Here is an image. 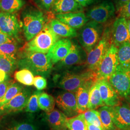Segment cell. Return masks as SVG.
Instances as JSON below:
<instances>
[{"mask_svg": "<svg viewBox=\"0 0 130 130\" xmlns=\"http://www.w3.org/2000/svg\"><path fill=\"white\" fill-rule=\"evenodd\" d=\"M120 17L126 19H130V0L118 11Z\"/></svg>", "mask_w": 130, "mask_h": 130, "instance_id": "37", "label": "cell"}, {"mask_svg": "<svg viewBox=\"0 0 130 130\" xmlns=\"http://www.w3.org/2000/svg\"><path fill=\"white\" fill-rule=\"evenodd\" d=\"M104 106L105 104L101 96L96 80L93 83L90 89L88 109H97Z\"/></svg>", "mask_w": 130, "mask_h": 130, "instance_id": "24", "label": "cell"}, {"mask_svg": "<svg viewBox=\"0 0 130 130\" xmlns=\"http://www.w3.org/2000/svg\"><path fill=\"white\" fill-rule=\"evenodd\" d=\"M72 42L69 39H59L46 54L53 65L64 59L71 50Z\"/></svg>", "mask_w": 130, "mask_h": 130, "instance_id": "17", "label": "cell"}, {"mask_svg": "<svg viewBox=\"0 0 130 130\" xmlns=\"http://www.w3.org/2000/svg\"><path fill=\"white\" fill-rule=\"evenodd\" d=\"M64 130H68V129L67 128H66V129H64Z\"/></svg>", "mask_w": 130, "mask_h": 130, "instance_id": "46", "label": "cell"}, {"mask_svg": "<svg viewBox=\"0 0 130 130\" xmlns=\"http://www.w3.org/2000/svg\"><path fill=\"white\" fill-rule=\"evenodd\" d=\"M14 82L12 79H8L0 84V100L4 96L7 89L8 88L10 85Z\"/></svg>", "mask_w": 130, "mask_h": 130, "instance_id": "39", "label": "cell"}, {"mask_svg": "<svg viewBox=\"0 0 130 130\" xmlns=\"http://www.w3.org/2000/svg\"><path fill=\"white\" fill-rule=\"evenodd\" d=\"M18 47L16 42L6 43L0 45V56H16Z\"/></svg>", "mask_w": 130, "mask_h": 130, "instance_id": "34", "label": "cell"}, {"mask_svg": "<svg viewBox=\"0 0 130 130\" xmlns=\"http://www.w3.org/2000/svg\"><path fill=\"white\" fill-rule=\"evenodd\" d=\"M5 130H39L37 126L30 121L16 122L7 127Z\"/></svg>", "mask_w": 130, "mask_h": 130, "instance_id": "35", "label": "cell"}, {"mask_svg": "<svg viewBox=\"0 0 130 130\" xmlns=\"http://www.w3.org/2000/svg\"><path fill=\"white\" fill-rule=\"evenodd\" d=\"M129 0H114L115 8L118 11L122 6L127 3Z\"/></svg>", "mask_w": 130, "mask_h": 130, "instance_id": "41", "label": "cell"}, {"mask_svg": "<svg viewBox=\"0 0 130 130\" xmlns=\"http://www.w3.org/2000/svg\"><path fill=\"white\" fill-rule=\"evenodd\" d=\"M60 38L53 31L49 24H46L37 35L27 43L25 50L47 54Z\"/></svg>", "mask_w": 130, "mask_h": 130, "instance_id": "4", "label": "cell"}, {"mask_svg": "<svg viewBox=\"0 0 130 130\" xmlns=\"http://www.w3.org/2000/svg\"><path fill=\"white\" fill-rule=\"evenodd\" d=\"M120 98L130 103V69L118 65L108 79Z\"/></svg>", "mask_w": 130, "mask_h": 130, "instance_id": "7", "label": "cell"}, {"mask_svg": "<svg viewBox=\"0 0 130 130\" xmlns=\"http://www.w3.org/2000/svg\"><path fill=\"white\" fill-rule=\"evenodd\" d=\"M115 9L112 2L105 0L89 10L86 15L89 20L103 24L106 23L114 16Z\"/></svg>", "mask_w": 130, "mask_h": 130, "instance_id": "10", "label": "cell"}, {"mask_svg": "<svg viewBox=\"0 0 130 130\" xmlns=\"http://www.w3.org/2000/svg\"><path fill=\"white\" fill-rule=\"evenodd\" d=\"M14 78L20 84L26 86H31L34 83V74L29 70L23 69L15 72Z\"/></svg>", "mask_w": 130, "mask_h": 130, "instance_id": "30", "label": "cell"}, {"mask_svg": "<svg viewBox=\"0 0 130 130\" xmlns=\"http://www.w3.org/2000/svg\"><path fill=\"white\" fill-rule=\"evenodd\" d=\"M56 104L68 118L80 113L77 107L75 93L66 91L59 93L56 98Z\"/></svg>", "mask_w": 130, "mask_h": 130, "instance_id": "11", "label": "cell"}, {"mask_svg": "<svg viewBox=\"0 0 130 130\" xmlns=\"http://www.w3.org/2000/svg\"><path fill=\"white\" fill-rule=\"evenodd\" d=\"M56 18L76 29L82 28L89 21L83 12L56 14Z\"/></svg>", "mask_w": 130, "mask_h": 130, "instance_id": "18", "label": "cell"}, {"mask_svg": "<svg viewBox=\"0 0 130 130\" xmlns=\"http://www.w3.org/2000/svg\"><path fill=\"white\" fill-rule=\"evenodd\" d=\"M16 39L0 31V45L6 43L16 42Z\"/></svg>", "mask_w": 130, "mask_h": 130, "instance_id": "40", "label": "cell"}, {"mask_svg": "<svg viewBox=\"0 0 130 130\" xmlns=\"http://www.w3.org/2000/svg\"><path fill=\"white\" fill-rule=\"evenodd\" d=\"M9 79V74L4 71L0 70V84Z\"/></svg>", "mask_w": 130, "mask_h": 130, "instance_id": "42", "label": "cell"}, {"mask_svg": "<svg viewBox=\"0 0 130 130\" xmlns=\"http://www.w3.org/2000/svg\"><path fill=\"white\" fill-rule=\"evenodd\" d=\"M38 5L41 8L46 11L51 9L55 0H37Z\"/></svg>", "mask_w": 130, "mask_h": 130, "instance_id": "38", "label": "cell"}, {"mask_svg": "<svg viewBox=\"0 0 130 130\" xmlns=\"http://www.w3.org/2000/svg\"><path fill=\"white\" fill-rule=\"evenodd\" d=\"M0 31L19 40L21 25L15 14L0 12Z\"/></svg>", "mask_w": 130, "mask_h": 130, "instance_id": "13", "label": "cell"}, {"mask_svg": "<svg viewBox=\"0 0 130 130\" xmlns=\"http://www.w3.org/2000/svg\"><path fill=\"white\" fill-rule=\"evenodd\" d=\"M127 19L128 27V29H129V33H130V19Z\"/></svg>", "mask_w": 130, "mask_h": 130, "instance_id": "45", "label": "cell"}, {"mask_svg": "<svg viewBox=\"0 0 130 130\" xmlns=\"http://www.w3.org/2000/svg\"><path fill=\"white\" fill-rule=\"evenodd\" d=\"M112 43L111 29L107 27L98 44L87 54L85 64L88 69L96 72Z\"/></svg>", "mask_w": 130, "mask_h": 130, "instance_id": "6", "label": "cell"}, {"mask_svg": "<svg viewBox=\"0 0 130 130\" xmlns=\"http://www.w3.org/2000/svg\"><path fill=\"white\" fill-rule=\"evenodd\" d=\"M66 127L68 130H87V122L84 113H79L77 116L67 118Z\"/></svg>", "mask_w": 130, "mask_h": 130, "instance_id": "25", "label": "cell"}, {"mask_svg": "<svg viewBox=\"0 0 130 130\" xmlns=\"http://www.w3.org/2000/svg\"><path fill=\"white\" fill-rule=\"evenodd\" d=\"M118 51V47L112 43L95 72L97 79H108L115 72L119 65Z\"/></svg>", "mask_w": 130, "mask_h": 130, "instance_id": "8", "label": "cell"}, {"mask_svg": "<svg viewBox=\"0 0 130 130\" xmlns=\"http://www.w3.org/2000/svg\"><path fill=\"white\" fill-rule=\"evenodd\" d=\"M99 113L104 130H118L115 125L112 116L111 107L104 106L96 109Z\"/></svg>", "mask_w": 130, "mask_h": 130, "instance_id": "23", "label": "cell"}, {"mask_svg": "<svg viewBox=\"0 0 130 130\" xmlns=\"http://www.w3.org/2000/svg\"><path fill=\"white\" fill-rule=\"evenodd\" d=\"M42 91L37 90L31 94L28 100L25 111L29 113H35L39 111L40 108L38 105V98Z\"/></svg>", "mask_w": 130, "mask_h": 130, "instance_id": "33", "label": "cell"}, {"mask_svg": "<svg viewBox=\"0 0 130 130\" xmlns=\"http://www.w3.org/2000/svg\"><path fill=\"white\" fill-rule=\"evenodd\" d=\"M97 79L95 72L87 68L82 71L66 70L54 77V82L57 87L73 93L89 80Z\"/></svg>", "mask_w": 130, "mask_h": 130, "instance_id": "2", "label": "cell"}, {"mask_svg": "<svg viewBox=\"0 0 130 130\" xmlns=\"http://www.w3.org/2000/svg\"><path fill=\"white\" fill-rule=\"evenodd\" d=\"M31 94L30 89L24 88L8 102L0 107V114L21 111L25 109Z\"/></svg>", "mask_w": 130, "mask_h": 130, "instance_id": "12", "label": "cell"}, {"mask_svg": "<svg viewBox=\"0 0 130 130\" xmlns=\"http://www.w3.org/2000/svg\"><path fill=\"white\" fill-rule=\"evenodd\" d=\"M56 14L83 12L84 7L76 0H55L51 8Z\"/></svg>", "mask_w": 130, "mask_h": 130, "instance_id": "19", "label": "cell"}, {"mask_svg": "<svg viewBox=\"0 0 130 130\" xmlns=\"http://www.w3.org/2000/svg\"><path fill=\"white\" fill-rule=\"evenodd\" d=\"M118 48L119 64L130 69V42H125Z\"/></svg>", "mask_w": 130, "mask_h": 130, "instance_id": "26", "label": "cell"}, {"mask_svg": "<svg viewBox=\"0 0 130 130\" xmlns=\"http://www.w3.org/2000/svg\"><path fill=\"white\" fill-rule=\"evenodd\" d=\"M87 130H104L103 127L94 125L91 124L87 123Z\"/></svg>", "mask_w": 130, "mask_h": 130, "instance_id": "44", "label": "cell"}, {"mask_svg": "<svg viewBox=\"0 0 130 130\" xmlns=\"http://www.w3.org/2000/svg\"><path fill=\"white\" fill-rule=\"evenodd\" d=\"M97 79L89 80L80 86L76 92L77 107L80 113L88 109L90 89L93 83Z\"/></svg>", "mask_w": 130, "mask_h": 130, "instance_id": "20", "label": "cell"}, {"mask_svg": "<svg viewBox=\"0 0 130 130\" xmlns=\"http://www.w3.org/2000/svg\"><path fill=\"white\" fill-rule=\"evenodd\" d=\"M113 122L118 130H130V106L123 103L111 107Z\"/></svg>", "mask_w": 130, "mask_h": 130, "instance_id": "14", "label": "cell"}, {"mask_svg": "<svg viewBox=\"0 0 130 130\" xmlns=\"http://www.w3.org/2000/svg\"><path fill=\"white\" fill-rule=\"evenodd\" d=\"M19 69L29 70L35 75L48 77L53 68V64L46 54L25 51L17 60Z\"/></svg>", "mask_w": 130, "mask_h": 130, "instance_id": "1", "label": "cell"}, {"mask_svg": "<svg viewBox=\"0 0 130 130\" xmlns=\"http://www.w3.org/2000/svg\"><path fill=\"white\" fill-rule=\"evenodd\" d=\"M17 67L16 56H0V70L11 74Z\"/></svg>", "mask_w": 130, "mask_h": 130, "instance_id": "29", "label": "cell"}, {"mask_svg": "<svg viewBox=\"0 0 130 130\" xmlns=\"http://www.w3.org/2000/svg\"><path fill=\"white\" fill-rule=\"evenodd\" d=\"M67 117L61 110L54 109L46 113L45 119L51 130H64L67 128Z\"/></svg>", "mask_w": 130, "mask_h": 130, "instance_id": "21", "label": "cell"}, {"mask_svg": "<svg viewBox=\"0 0 130 130\" xmlns=\"http://www.w3.org/2000/svg\"><path fill=\"white\" fill-rule=\"evenodd\" d=\"M83 113L87 123L103 127L99 113L96 109H88Z\"/></svg>", "mask_w": 130, "mask_h": 130, "instance_id": "32", "label": "cell"}, {"mask_svg": "<svg viewBox=\"0 0 130 130\" xmlns=\"http://www.w3.org/2000/svg\"><path fill=\"white\" fill-rule=\"evenodd\" d=\"M25 5L24 0H0V11L14 13L22 9Z\"/></svg>", "mask_w": 130, "mask_h": 130, "instance_id": "27", "label": "cell"}, {"mask_svg": "<svg viewBox=\"0 0 130 130\" xmlns=\"http://www.w3.org/2000/svg\"><path fill=\"white\" fill-rule=\"evenodd\" d=\"M99 91L105 105L114 107L121 104L120 97L107 79H97Z\"/></svg>", "mask_w": 130, "mask_h": 130, "instance_id": "16", "label": "cell"}, {"mask_svg": "<svg viewBox=\"0 0 130 130\" xmlns=\"http://www.w3.org/2000/svg\"><path fill=\"white\" fill-rule=\"evenodd\" d=\"M87 57V53L84 48L72 42L70 53L64 59L55 64L54 69L60 71L69 70L71 67L86 63Z\"/></svg>", "mask_w": 130, "mask_h": 130, "instance_id": "9", "label": "cell"}, {"mask_svg": "<svg viewBox=\"0 0 130 130\" xmlns=\"http://www.w3.org/2000/svg\"><path fill=\"white\" fill-rule=\"evenodd\" d=\"M23 88L22 85L15 82L13 83L7 89L4 96L0 100V107L8 102Z\"/></svg>", "mask_w": 130, "mask_h": 130, "instance_id": "31", "label": "cell"}, {"mask_svg": "<svg viewBox=\"0 0 130 130\" xmlns=\"http://www.w3.org/2000/svg\"><path fill=\"white\" fill-rule=\"evenodd\" d=\"M104 30L102 24L90 20L80 28L78 33L79 43L87 54L100 41Z\"/></svg>", "mask_w": 130, "mask_h": 130, "instance_id": "5", "label": "cell"}, {"mask_svg": "<svg viewBox=\"0 0 130 130\" xmlns=\"http://www.w3.org/2000/svg\"><path fill=\"white\" fill-rule=\"evenodd\" d=\"M78 3L83 7L88 6L92 4L95 0H76Z\"/></svg>", "mask_w": 130, "mask_h": 130, "instance_id": "43", "label": "cell"}, {"mask_svg": "<svg viewBox=\"0 0 130 130\" xmlns=\"http://www.w3.org/2000/svg\"><path fill=\"white\" fill-rule=\"evenodd\" d=\"M111 40L112 43L118 47L125 42H130L126 19L119 17L115 20L111 28Z\"/></svg>", "mask_w": 130, "mask_h": 130, "instance_id": "15", "label": "cell"}, {"mask_svg": "<svg viewBox=\"0 0 130 130\" xmlns=\"http://www.w3.org/2000/svg\"><path fill=\"white\" fill-rule=\"evenodd\" d=\"M47 84V80L45 77L40 75H36L34 77L33 85L37 90L41 91L46 88Z\"/></svg>", "mask_w": 130, "mask_h": 130, "instance_id": "36", "label": "cell"}, {"mask_svg": "<svg viewBox=\"0 0 130 130\" xmlns=\"http://www.w3.org/2000/svg\"><path fill=\"white\" fill-rule=\"evenodd\" d=\"M38 105L40 109L48 113L55 109L56 99L51 95L42 92L38 98Z\"/></svg>", "mask_w": 130, "mask_h": 130, "instance_id": "28", "label": "cell"}, {"mask_svg": "<svg viewBox=\"0 0 130 130\" xmlns=\"http://www.w3.org/2000/svg\"><path fill=\"white\" fill-rule=\"evenodd\" d=\"M21 24L27 41H30L47 24L46 17L42 11L33 8L24 10L21 15Z\"/></svg>", "mask_w": 130, "mask_h": 130, "instance_id": "3", "label": "cell"}, {"mask_svg": "<svg viewBox=\"0 0 130 130\" xmlns=\"http://www.w3.org/2000/svg\"><path fill=\"white\" fill-rule=\"evenodd\" d=\"M49 25L53 31L60 37L74 38L77 36L76 29L57 19H52Z\"/></svg>", "mask_w": 130, "mask_h": 130, "instance_id": "22", "label": "cell"}]
</instances>
